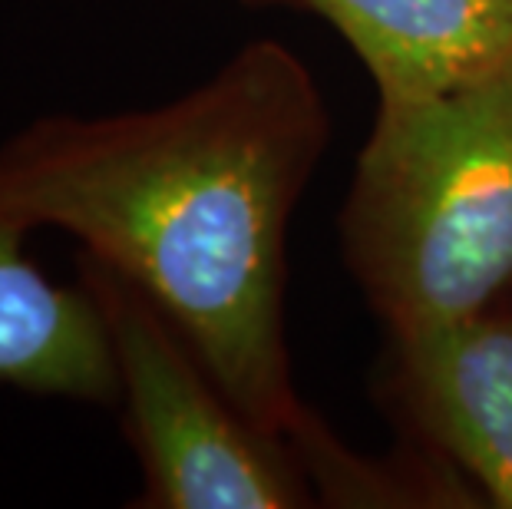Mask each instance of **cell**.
<instances>
[{"label":"cell","instance_id":"3","mask_svg":"<svg viewBox=\"0 0 512 509\" xmlns=\"http://www.w3.org/2000/svg\"><path fill=\"white\" fill-rule=\"evenodd\" d=\"M116 361L143 509H298L311 483L288 443L255 427L166 314L113 268L80 255Z\"/></svg>","mask_w":512,"mask_h":509},{"label":"cell","instance_id":"4","mask_svg":"<svg viewBox=\"0 0 512 509\" xmlns=\"http://www.w3.org/2000/svg\"><path fill=\"white\" fill-rule=\"evenodd\" d=\"M390 381L413 427L512 509V305L397 331Z\"/></svg>","mask_w":512,"mask_h":509},{"label":"cell","instance_id":"6","mask_svg":"<svg viewBox=\"0 0 512 509\" xmlns=\"http://www.w3.org/2000/svg\"><path fill=\"white\" fill-rule=\"evenodd\" d=\"M30 229L0 202V384L37 397L119 400L110 331L80 281L53 285L24 252Z\"/></svg>","mask_w":512,"mask_h":509},{"label":"cell","instance_id":"1","mask_svg":"<svg viewBox=\"0 0 512 509\" xmlns=\"http://www.w3.org/2000/svg\"><path fill=\"white\" fill-rule=\"evenodd\" d=\"M328 139L298 53L252 40L169 103L20 126L0 143V202L136 285L238 410L301 457L324 427L291 381L288 225Z\"/></svg>","mask_w":512,"mask_h":509},{"label":"cell","instance_id":"5","mask_svg":"<svg viewBox=\"0 0 512 509\" xmlns=\"http://www.w3.org/2000/svg\"><path fill=\"white\" fill-rule=\"evenodd\" d=\"M314 10L377 83L380 103L433 96L512 60V0H252Z\"/></svg>","mask_w":512,"mask_h":509},{"label":"cell","instance_id":"2","mask_svg":"<svg viewBox=\"0 0 512 509\" xmlns=\"http://www.w3.org/2000/svg\"><path fill=\"white\" fill-rule=\"evenodd\" d=\"M341 232L390 334L509 298L512 60L443 93L377 103Z\"/></svg>","mask_w":512,"mask_h":509}]
</instances>
